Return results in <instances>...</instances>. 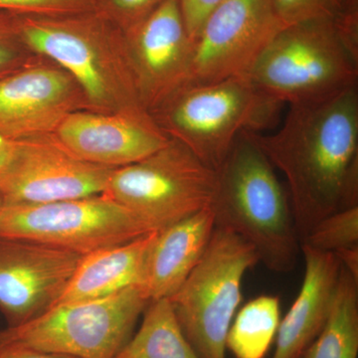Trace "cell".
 <instances>
[{
  "label": "cell",
  "instance_id": "obj_1",
  "mask_svg": "<svg viewBox=\"0 0 358 358\" xmlns=\"http://www.w3.org/2000/svg\"><path fill=\"white\" fill-rule=\"evenodd\" d=\"M284 174L301 242L322 219L358 206V88L294 103L274 133H251Z\"/></svg>",
  "mask_w": 358,
  "mask_h": 358
},
{
  "label": "cell",
  "instance_id": "obj_2",
  "mask_svg": "<svg viewBox=\"0 0 358 358\" xmlns=\"http://www.w3.org/2000/svg\"><path fill=\"white\" fill-rule=\"evenodd\" d=\"M215 171L210 208L216 227L243 238L272 272H292L301 242L288 190L250 131L239 134Z\"/></svg>",
  "mask_w": 358,
  "mask_h": 358
},
{
  "label": "cell",
  "instance_id": "obj_3",
  "mask_svg": "<svg viewBox=\"0 0 358 358\" xmlns=\"http://www.w3.org/2000/svg\"><path fill=\"white\" fill-rule=\"evenodd\" d=\"M16 18L26 47L60 66L89 103L115 108L119 113L145 109L124 33L102 14L93 10L55 17Z\"/></svg>",
  "mask_w": 358,
  "mask_h": 358
},
{
  "label": "cell",
  "instance_id": "obj_4",
  "mask_svg": "<svg viewBox=\"0 0 358 358\" xmlns=\"http://www.w3.org/2000/svg\"><path fill=\"white\" fill-rule=\"evenodd\" d=\"M282 105L313 102L357 86L358 49L333 20L284 26L246 76Z\"/></svg>",
  "mask_w": 358,
  "mask_h": 358
},
{
  "label": "cell",
  "instance_id": "obj_5",
  "mask_svg": "<svg viewBox=\"0 0 358 358\" xmlns=\"http://www.w3.org/2000/svg\"><path fill=\"white\" fill-rule=\"evenodd\" d=\"M282 106L246 77H233L186 85L150 113L169 138L216 171L239 134L263 133L277 121Z\"/></svg>",
  "mask_w": 358,
  "mask_h": 358
},
{
  "label": "cell",
  "instance_id": "obj_6",
  "mask_svg": "<svg viewBox=\"0 0 358 358\" xmlns=\"http://www.w3.org/2000/svg\"><path fill=\"white\" fill-rule=\"evenodd\" d=\"M258 263L251 244L215 226L199 264L169 299L200 358H226V338L241 303L245 275Z\"/></svg>",
  "mask_w": 358,
  "mask_h": 358
},
{
  "label": "cell",
  "instance_id": "obj_7",
  "mask_svg": "<svg viewBox=\"0 0 358 358\" xmlns=\"http://www.w3.org/2000/svg\"><path fill=\"white\" fill-rule=\"evenodd\" d=\"M150 301L143 289L134 287L105 298L57 303L36 319L0 331V345L115 358Z\"/></svg>",
  "mask_w": 358,
  "mask_h": 358
},
{
  "label": "cell",
  "instance_id": "obj_8",
  "mask_svg": "<svg viewBox=\"0 0 358 358\" xmlns=\"http://www.w3.org/2000/svg\"><path fill=\"white\" fill-rule=\"evenodd\" d=\"M215 187L216 171L171 138L147 159L115 169L103 195L159 231L210 206Z\"/></svg>",
  "mask_w": 358,
  "mask_h": 358
},
{
  "label": "cell",
  "instance_id": "obj_9",
  "mask_svg": "<svg viewBox=\"0 0 358 358\" xmlns=\"http://www.w3.org/2000/svg\"><path fill=\"white\" fill-rule=\"evenodd\" d=\"M152 230L105 195L0 208V236L23 238L85 256Z\"/></svg>",
  "mask_w": 358,
  "mask_h": 358
},
{
  "label": "cell",
  "instance_id": "obj_10",
  "mask_svg": "<svg viewBox=\"0 0 358 358\" xmlns=\"http://www.w3.org/2000/svg\"><path fill=\"white\" fill-rule=\"evenodd\" d=\"M282 27L273 0H222L193 40L185 86L246 77Z\"/></svg>",
  "mask_w": 358,
  "mask_h": 358
},
{
  "label": "cell",
  "instance_id": "obj_11",
  "mask_svg": "<svg viewBox=\"0 0 358 358\" xmlns=\"http://www.w3.org/2000/svg\"><path fill=\"white\" fill-rule=\"evenodd\" d=\"M115 169L79 159L55 136H33L16 141L0 196L6 205H34L102 195Z\"/></svg>",
  "mask_w": 358,
  "mask_h": 358
},
{
  "label": "cell",
  "instance_id": "obj_12",
  "mask_svg": "<svg viewBox=\"0 0 358 358\" xmlns=\"http://www.w3.org/2000/svg\"><path fill=\"white\" fill-rule=\"evenodd\" d=\"M81 257L33 240L0 236V312L7 327L24 324L55 306Z\"/></svg>",
  "mask_w": 358,
  "mask_h": 358
},
{
  "label": "cell",
  "instance_id": "obj_13",
  "mask_svg": "<svg viewBox=\"0 0 358 358\" xmlns=\"http://www.w3.org/2000/svg\"><path fill=\"white\" fill-rule=\"evenodd\" d=\"M138 93L150 112L182 88L192 62L190 38L178 0H166L124 34Z\"/></svg>",
  "mask_w": 358,
  "mask_h": 358
},
{
  "label": "cell",
  "instance_id": "obj_14",
  "mask_svg": "<svg viewBox=\"0 0 358 358\" xmlns=\"http://www.w3.org/2000/svg\"><path fill=\"white\" fill-rule=\"evenodd\" d=\"M54 134L79 159L110 169L147 159L171 141L145 109L115 115L75 110Z\"/></svg>",
  "mask_w": 358,
  "mask_h": 358
},
{
  "label": "cell",
  "instance_id": "obj_15",
  "mask_svg": "<svg viewBox=\"0 0 358 358\" xmlns=\"http://www.w3.org/2000/svg\"><path fill=\"white\" fill-rule=\"evenodd\" d=\"M79 94L64 70L28 63L0 80V136L20 141L55 133L77 110Z\"/></svg>",
  "mask_w": 358,
  "mask_h": 358
},
{
  "label": "cell",
  "instance_id": "obj_16",
  "mask_svg": "<svg viewBox=\"0 0 358 358\" xmlns=\"http://www.w3.org/2000/svg\"><path fill=\"white\" fill-rule=\"evenodd\" d=\"M305 274L300 292L278 329L272 358L301 357L326 326L336 296L341 264L333 252L301 244Z\"/></svg>",
  "mask_w": 358,
  "mask_h": 358
},
{
  "label": "cell",
  "instance_id": "obj_17",
  "mask_svg": "<svg viewBox=\"0 0 358 358\" xmlns=\"http://www.w3.org/2000/svg\"><path fill=\"white\" fill-rule=\"evenodd\" d=\"M214 228L209 206L157 231L141 288L150 301L169 299L180 288L206 251Z\"/></svg>",
  "mask_w": 358,
  "mask_h": 358
},
{
  "label": "cell",
  "instance_id": "obj_18",
  "mask_svg": "<svg viewBox=\"0 0 358 358\" xmlns=\"http://www.w3.org/2000/svg\"><path fill=\"white\" fill-rule=\"evenodd\" d=\"M157 231L82 256L57 303L94 300L124 289L143 288L148 251ZM56 303V305H57Z\"/></svg>",
  "mask_w": 358,
  "mask_h": 358
},
{
  "label": "cell",
  "instance_id": "obj_19",
  "mask_svg": "<svg viewBox=\"0 0 358 358\" xmlns=\"http://www.w3.org/2000/svg\"><path fill=\"white\" fill-rule=\"evenodd\" d=\"M115 358H200L186 338L169 299L150 301L140 329Z\"/></svg>",
  "mask_w": 358,
  "mask_h": 358
},
{
  "label": "cell",
  "instance_id": "obj_20",
  "mask_svg": "<svg viewBox=\"0 0 358 358\" xmlns=\"http://www.w3.org/2000/svg\"><path fill=\"white\" fill-rule=\"evenodd\" d=\"M303 358H358V281L341 267L326 326Z\"/></svg>",
  "mask_w": 358,
  "mask_h": 358
},
{
  "label": "cell",
  "instance_id": "obj_21",
  "mask_svg": "<svg viewBox=\"0 0 358 358\" xmlns=\"http://www.w3.org/2000/svg\"><path fill=\"white\" fill-rule=\"evenodd\" d=\"M281 322L280 298L262 294L245 303L231 322L226 350L236 358H265Z\"/></svg>",
  "mask_w": 358,
  "mask_h": 358
},
{
  "label": "cell",
  "instance_id": "obj_22",
  "mask_svg": "<svg viewBox=\"0 0 358 358\" xmlns=\"http://www.w3.org/2000/svg\"><path fill=\"white\" fill-rule=\"evenodd\" d=\"M282 26L312 20H333L343 34L358 41V0H273Z\"/></svg>",
  "mask_w": 358,
  "mask_h": 358
},
{
  "label": "cell",
  "instance_id": "obj_23",
  "mask_svg": "<svg viewBox=\"0 0 358 358\" xmlns=\"http://www.w3.org/2000/svg\"><path fill=\"white\" fill-rule=\"evenodd\" d=\"M301 244L334 252L358 245V206L334 212L320 221Z\"/></svg>",
  "mask_w": 358,
  "mask_h": 358
},
{
  "label": "cell",
  "instance_id": "obj_24",
  "mask_svg": "<svg viewBox=\"0 0 358 358\" xmlns=\"http://www.w3.org/2000/svg\"><path fill=\"white\" fill-rule=\"evenodd\" d=\"M29 53L18 31L15 14L0 10V80L28 64Z\"/></svg>",
  "mask_w": 358,
  "mask_h": 358
},
{
  "label": "cell",
  "instance_id": "obj_25",
  "mask_svg": "<svg viewBox=\"0 0 358 358\" xmlns=\"http://www.w3.org/2000/svg\"><path fill=\"white\" fill-rule=\"evenodd\" d=\"M166 0H96V11L126 34L147 20Z\"/></svg>",
  "mask_w": 358,
  "mask_h": 358
},
{
  "label": "cell",
  "instance_id": "obj_26",
  "mask_svg": "<svg viewBox=\"0 0 358 358\" xmlns=\"http://www.w3.org/2000/svg\"><path fill=\"white\" fill-rule=\"evenodd\" d=\"M96 0H0V10L28 16L73 15L93 11Z\"/></svg>",
  "mask_w": 358,
  "mask_h": 358
},
{
  "label": "cell",
  "instance_id": "obj_27",
  "mask_svg": "<svg viewBox=\"0 0 358 358\" xmlns=\"http://www.w3.org/2000/svg\"><path fill=\"white\" fill-rule=\"evenodd\" d=\"M222 0H178L190 38L194 40L202 23Z\"/></svg>",
  "mask_w": 358,
  "mask_h": 358
},
{
  "label": "cell",
  "instance_id": "obj_28",
  "mask_svg": "<svg viewBox=\"0 0 358 358\" xmlns=\"http://www.w3.org/2000/svg\"><path fill=\"white\" fill-rule=\"evenodd\" d=\"M0 358H77L63 353L43 352L21 346H4L0 350Z\"/></svg>",
  "mask_w": 358,
  "mask_h": 358
},
{
  "label": "cell",
  "instance_id": "obj_29",
  "mask_svg": "<svg viewBox=\"0 0 358 358\" xmlns=\"http://www.w3.org/2000/svg\"><path fill=\"white\" fill-rule=\"evenodd\" d=\"M334 255L338 257L341 267L358 281V245L338 250L334 252Z\"/></svg>",
  "mask_w": 358,
  "mask_h": 358
},
{
  "label": "cell",
  "instance_id": "obj_30",
  "mask_svg": "<svg viewBox=\"0 0 358 358\" xmlns=\"http://www.w3.org/2000/svg\"><path fill=\"white\" fill-rule=\"evenodd\" d=\"M16 141H17L8 140V138L0 136V173L10 162L14 150H15Z\"/></svg>",
  "mask_w": 358,
  "mask_h": 358
},
{
  "label": "cell",
  "instance_id": "obj_31",
  "mask_svg": "<svg viewBox=\"0 0 358 358\" xmlns=\"http://www.w3.org/2000/svg\"><path fill=\"white\" fill-rule=\"evenodd\" d=\"M2 205H3V201H2L1 196H0V208H1Z\"/></svg>",
  "mask_w": 358,
  "mask_h": 358
},
{
  "label": "cell",
  "instance_id": "obj_32",
  "mask_svg": "<svg viewBox=\"0 0 358 358\" xmlns=\"http://www.w3.org/2000/svg\"><path fill=\"white\" fill-rule=\"evenodd\" d=\"M296 358H303V355H301V357H296Z\"/></svg>",
  "mask_w": 358,
  "mask_h": 358
},
{
  "label": "cell",
  "instance_id": "obj_33",
  "mask_svg": "<svg viewBox=\"0 0 358 358\" xmlns=\"http://www.w3.org/2000/svg\"><path fill=\"white\" fill-rule=\"evenodd\" d=\"M0 350H1V345H0Z\"/></svg>",
  "mask_w": 358,
  "mask_h": 358
}]
</instances>
